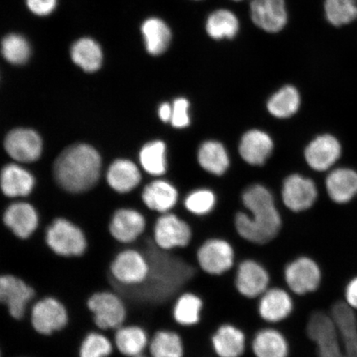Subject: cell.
Masks as SVG:
<instances>
[{
	"label": "cell",
	"mask_w": 357,
	"mask_h": 357,
	"mask_svg": "<svg viewBox=\"0 0 357 357\" xmlns=\"http://www.w3.org/2000/svg\"><path fill=\"white\" fill-rule=\"evenodd\" d=\"M113 343L104 334L89 333L79 347V357H109L113 352Z\"/></svg>",
	"instance_id": "39"
},
{
	"label": "cell",
	"mask_w": 357,
	"mask_h": 357,
	"mask_svg": "<svg viewBox=\"0 0 357 357\" xmlns=\"http://www.w3.org/2000/svg\"><path fill=\"white\" fill-rule=\"evenodd\" d=\"M100 169L98 151L91 146L77 144L68 147L57 158L54 175L62 188L71 193H82L96 184Z\"/></svg>",
	"instance_id": "2"
},
{
	"label": "cell",
	"mask_w": 357,
	"mask_h": 357,
	"mask_svg": "<svg viewBox=\"0 0 357 357\" xmlns=\"http://www.w3.org/2000/svg\"><path fill=\"white\" fill-rule=\"evenodd\" d=\"M140 30L150 55L158 56L167 51L172 41V31L167 22L158 17H149L142 22Z\"/></svg>",
	"instance_id": "24"
},
{
	"label": "cell",
	"mask_w": 357,
	"mask_h": 357,
	"mask_svg": "<svg viewBox=\"0 0 357 357\" xmlns=\"http://www.w3.org/2000/svg\"><path fill=\"white\" fill-rule=\"evenodd\" d=\"M243 201L252 215L236 213L235 229L240 238L258 245L270 243L278 238L282 220L270 192L261 185H254L244 192Z\"/></svg>",
	"instance_id": "1"
},
{
	"label": "cell",
	"mask_w": 357,
	"mask_h": 357,
	"mask_svg": "<svg viewBox=\"0 0 357 357\" xmlns=\"http://www.w3.org/2000/svg\"><path fill=\"white\" fill-rule=\"evenodd\" d=\"M134 357H146V356H145L144 355H141V356H134Z\"/></svg>",
	"instance_id": "46"
},
{
	"label": "cell",
	"mask_w": 357,
	"mask_h": 357,
	"mask_svg": "<svg viewBox=\"0 0 357 357\" xmlns=\"http://www.w3.org/2000/svg\"><path fill=\"white\" fill-rule=\"evenodd\" d=\"M59 0H25L28 10L36 17H46L54 13Z\"/></svg>",
	"instance_id": "41"
},
{
	"label": "cell",
	"mask_w": 357,
	"mask_h": 357,
	"mask_svg": "<svg viewBox=\"0 0 357 357\" xmlns=\"http://www.w3.org/2000/svg\"><path fill=\"white\" fill-rule=\"evenodd\" d=\"M145 229L146 220L144 215L130 208L116 211L109 225L110 234L122 244L136 242L144 234Z\"/></svg>",
	"instance_id": "20"
},
{
	"label": "cell",
	"mask_w": 357,
	"mask_h": 357,
	"mask_svg": "<svg viewBox=\"0 0 357 357\" xmlns=\"http://www.w3.org/2000/svg\"><path fill=\"white\" fill-rule=\"evenodd\" d=\"M342 155V145L331 134L314 138L305 150L307 165L314 171L326 172L337 163Z\"/></svg>",
	"instance_id": "16"
},
{
	"label": "cell",
	"mask_w": 357,
	"mask_h": 357,
	"mask_svg": "<svg viewBox=\"0 0 357 357\" xmlns=\"http://www.w3.org/2000/svg\"><path fill=\"white\" fill-rule=\"evenodd\" d=\"M150 339L144 328L138 325H123L116 329L114 345L120 354L127 357L144 355Z\"/></svg>",
	"instance_id": "27"
},
{
	"label": "cell",
	"mask_w": 357,
	"mask_h": 357,
	"mask_svg": "<svg viewBox=\"0 0 357 357\" xmlns=\"http://www.w3.org/2000/svg\"><path fill=\"white\" fill-rule=\"evenodd\" d=\"M250 13L253 24L269 33H280L288 22L284 0H252Z\"/></svg>",
	"instance_id": "14"
},
{
	"label": "cell",
	"mask_w": 357,
	"mask_h": 357,
	"mask_svg": "<svg viewBox=\"0 0 357 357\" xmlns=\"http://www.w3.org/2000/svg\"><path fill=\"white\" fill-rule=\"evenodd\" d=\"M324 10L330 24L347 25L357 19V0H325Z\"/></svg>",
	"instance_id": "38"
},
{
	"label": "cell",
	"mask_w": 357,
	"mask_h": 357,
	"mask_svg": "<svg viewBox=\"0 0 357 357\" xmlns=\"http://www.w3.org/2000/svg\"><path fill=\"white\" fill-rule=\"evenodd\" d=\"M293 296L288 289L270 287L258 298L259 318L268 324L284 322L294 311L296 303Z\"/></svg>",
	"instance_id": "12"
},
{
	"label": "cell",
	"mask_w": 357,
	"mask_h": 357,
	"mask_svg": "<svg viewBox=\"0 0 357 357\" xmlns=\"http://www.w3.org/2000/svg\"><path fill=\"white\" fill-rule=\"evenodd\" d=\"M326 189L334 203H349L357 195V172L350 168H337L326 178Z\"/></svg>",
	"instance_id": "23"
},
{
	"label": "cell",
	"mask_w": 357,
	"mask_h": 357,
	"mask_svg": "<svg viewBox=\"0 0 357 357\" xmlns=\"http://www.w3.org/2000/svg\"><path fill=\"white\" fill-rule=\"evenodd\" d=\"M216 198L212 191L201 190L191 193L185 199V206L190 213L204 216L215 206Z\"/></svg>",
	"instance_id": "40"
},
{
	"label": "cell",
	"mask_w": 357,
	"mask_h": 357,
	"mask_svg": "<svg viewBox=\"0 0 357 357\" xmlns=\"http://www.w3.org/2000/svg\"><path fill=\"white\" fill-rule=\"evenodd\" d=\"M189 102L186 99H177L174 102L172 108V123L174 127L183 128L190 124L188 115Z\"/></svg>",
	"instance_id": "42"
},
{
	"label": "cell",
	"mask_w": 357,
	"mask_h": 357,
	"mask_svg": "<svg viewBox=\"0 0 357 357\" xmlns=\"http://www.w3.org/2000/svg\"><path fill=\"white\" fill-rule=\"evenodd\" d=\"M318 199L314 182L300 175H292L285 180L282 190L283 202L290 211L301 213L314 206Z\"/></svg>",
	"instance_id": "15"
},
{
	"label": "cell",
	"mask_w": 357,
	"mask_h": 357,
	"mask_svg": "<svg viewBox=\"0 0 357 357\" xmlns=\"http://www.w3.org/2000/svg\"><path fill=\"white\" fill-rule=\"evenodd\" d=\"M344 301L357 312V275L347 281L344 288Z\"/></svg>",
	"instance_id": "43"
},
{
	"label": "cell",
	"mask_w": 357,
	"mask_h": 357,
	"mask_svg": "<svg viewBox=\"0 0 357 357\" xmlns=\"http://www.w3.org/2000/svg\"><path fill=\"white\" fill-rule=\"evenodd\" d=\"M231 1L239 2L243 1V0H231Z\"/></svg>",
	"instance_id": "45"
},
{
	"label": "cell",
	"mask_w": 357,
	"mask_h": 357,
	"mask_svg": "<svg viewBox=\"0 0 357 357\" xmlns=\"http://www.w3.org/2000/svg\"><path fill=\"white\" fill-rule=\"evenodd\" d=\"M159 116L163 122L167 123L171 121L172 117V108L171 105L167 104V102H165V104L160 105Z\"/></svg>",
	"instance_id": "44"
},
{
	"label": "cell",
	"mask_w": 357,
	"mask_h": 357,
	"mask_svg": "<svg viewBox=\"0 0 357 357\" xmlns=\"http://www.w3.org/2000/svg\"><path fill=\"white\" fill-rule=\"evenodd\" d=\"M109 270L116 282L124 287L134 288L149 281L151 264L145 254L137 249L128 248L117 254Z\"/></svg>",
	"instance_id": "4"
},
{
	"label": "cell",
	"mask_w": 357,
	"mask_h": 357,
	"mask_svg": "<svg viewBox=\"0 0 357 357\" xmlns=\"http://www.w3.org/2000/svg\"><path fill=\"white\" fill-rule=\"evenodd\" d=\"M177 191L164 181H156L147 185L142 193V200L151 211L167 213L175 207Z\"/></svg>",
	"instance_id": "30"
},
{
	"label": "cell",
	"mask_w": 357,
	"mask_h": 357,
	"mask_svg": "<svg viewBox=\"0 0 357 357\" xmlns=\"http://www.w3.org/2000/svg\"><path fill=\"white\" fill-rule=\"evenodd\" d=\"M140 162L151 175H162L167 171L166 145L162 141L147 144L141 151Z\"/></svg>",
	"instance_id": "37"
},
{
	"label": "cell",
	"mask_w": 357,
	"mask_h": 357,
	"mask_svg": "<svg viewBox=\"0 0 357 357\" xmlns=\"http://www.w3.org/2000/svg\"><path fill=\"white\" fill-rule=\"evenodd\" d=\"M30 320L36 332L49 336L65 328L69 316L63 303L57 298L45 297L34 303Z\"/></svg>",
	"instance_id": "11"
},
{
	"label": "cell",
	"mask_w": 357,
	"mask_h": 357,
	"mask_svg": "<svg viewBox=\"0 0 357 357\" xmlns=\"http://www.w3.org/2000/svg\"><path fill=\"white\" fill-rule=\"evenodd\" d=\"M93 322L101 330L118 329L127 318V309L122 298L111 291L97 292L87 301Z\"/></svg>",
	"instance_id": "9"
},
{
	"label": "cell",
	"mask_w": 357,
	"mask_h": 357,
	"mask_svg": "<svg viewBox=\"0 0 357 357\" xmlns=\"http://www.w3.org/2000/svg\"><path fill=\"white\" fill-rule=\"evenodd\" d=\"M204 307L203 298L193 292H184L178 296L172 307L174 321L183 328H193L202 319Z\"/></svg>",
	"instance_id": "26"
},
{
	"label": "cell",
	"mask_w": 357,
	"mask_h": 357,
	"mask_svg": "<svg viewBox=\"0 0 357 357\" xmlns=\"http://www.w3.org/2000/svg\"><path fill=\"white\" fill-rule=\"evenodd\" d=\"M4 225L17 238L28 239L38 227V214L32 205L15 203L10 205L3 213Z\"/></svg>",
	"instance_id": "22"
},
{
	"label": "cell",
	"mask_w": 357,
	"mask_h": 357,
	"mask_svg": "<svg viewBox=\"0 0 357 357\" xmlns=\"http://www.w3.org/2000/svg\"><path fill=\"white\" fill-rule=\"evenodd\" d=\"M34 186V178L29 172L16 165H8L0 175V187L8 197H20L31 193Z\"/></svg>",
	"instance_id": "29"
},
{
	"label": "cell",
	"mask_w": 357,
	"mask_h": 357,
	"mask_svg": "<svg viewBox=\"0 0 357 357\" xmlns=\"http://www.w3.org/2000/svg\"><path fill=\"white\" fill-rule=\"evenodd\" d=\"M271 275L265 266L254 259H244L236 267L234 287L241 296L258 300L270 288Z\"/></svg>",
	"instance_id": "10"
},
{
	"label": "cell",
	"mask_w": 357,
	"mask_h": 357,
	"mask_svg": "<svg viewBox=\"0 0 357 357\" xmlns=\"http://www.w3.org/2000/svg\"><path fill=\"white\" fill-rule=\"evenodd\" d=\"M4 147L12 158L21 162H33L41 155L43 144L37 132L19 128L8 134Z\"/></svg>",
	"instance_id": "18"
},
{
	"label": "cell",
	"mask_w": 357,
	"mask_h": 357,
	"mask_svg": "<svg viewBox=\"0 0 357 357\" xmlns=\"http://www.w3.org/2000/svg\"><path fill=\"white\" fill-rule=\"evenodd\" d=\"M200 166L214 175H222L229 167V158L223 146L218 142L209 141L201 146L199 151Z\"/></svg>",
	"instance_id": "34"
},
{
	"label": "cell",
	"mask_w": 357,
	"mask_h": 357,
	"mask_svg": "<svg viewBox=\"0 0 357 357\" xmlns=\"http://www.w3.org/2000/svg\"><path fill=\"white\" fill-rule=\"evenodd\" d=\"M193 231L185 221L173 213H163L156 220L153 231V241L160 251L169 252L189 247Z\"/></svg>",
	"instance_id": "8"
},
{
	"label": "cell",
	"mask_w": 357,
	"mask_h": 357,
	"mask_svg": "<svg viewBox=\"0 0 357 357\" xmlns=\"http://www.w3.org/2000/svg\"><path fill=\"white\" fill-rule=\"evenodd\" d=\"M211 347L218 357H242L247 350V335L234 324H222L212 334Z\"/></svg>",
	"instance_id": "19"
},
{
	"label": "cell",
	"mask_w": 357,
	"mask_h": 357,
	"mask_svg": "<svg viewBox=\"0 0 357 357\" xmlns=\"http://www.w3.org/2000/svg\"><path fill=\"white\" fill-rule=\"evenodd\" d=\"M306 334L315 345L318 357H347L329 312H312L306 324Z\"/></svg>",
	"instance_id": "5"
},
{
	"label": "cell",
	"mask_w": 357,
	"mask_h": 357,
	"mask_svg": "<svg viewBox=\"0 0 357 357\" xmlns=\"http://www.w3.org/2000/svg\"><path fill=\"white\" fill-rule=\"evenodd\" d=\"M199 269L211 276H222L233 269L236 253L229 241L220 238H209L201 244L196 252Z\"/></svg>",
	"instance_id": "7"
},
{
	"label": "cell",
	"mask_w": 357,
	"mask_h": 357,
	"mask_svg": "<svg viewBox=\"0 0 357 357\" xmlns=\"http://www.w3.org/2000/svg\"><path fill=\"white\" fill-rule=\"evenodd\" d=\"M34 297V289L22 279L12 275H0V305L7 307L12 318H24Z\"/></svg>",
	"instance_id": "13"
},
{
	"label": "cell",
	"mask_w": 357,
	"mask_h": 357,
	"mask_svg": "<svg viewBox=\"0 0 357 357\" xmlns=\"http://www.w3.org/2000/svg\"><path fill=\"white\" fill-rule=\"evenodd\" d=\"M251 349L255 357H289L290 354L287 336L272 327L257 330L252 337Z\"/></svg>",
	"instance_id": "21"
},
{
	"label": "cell",
	"mask_w": 357,
	"mask_h": 357,
	"mask_svg": "<svg viewBox=\"0 0 357 357\" xmlns=\"http://www.w3.org/2000/svg\"><path fill=\"white\" fill-rule=\"evenodd\" d=\"M71 60L86 73L99 70L104 61V52L100 44L91 37L79 38L70 47Z\"/></svg>",
	"instance_id": "25"
},
{
	"label": "cell",
	"mask_w": 357,
	"mask_h": 357,
	"mask_svg": "<svg viewBox=\"0 0 357 357\" xmlns=\"http://www.w3.org/2000/svg\"><path fill=\"white\" fill-rule=\"evenodd\" d=\"M107 178L114 190L128 193L139 184L141 174L136 165L130 160H118L111 165Z\"/></svg>",
	"instance_id": "32"
},
{
	"label": "cell",
	"mask_w": 357,
	"mask_h": 357,
	"mask_svg": "<svg viewBox=\"0 0 357 357\" xmlns=\"http://www.w3.org/2000/svg\"><path fill=\"white\" fill-rule=\"evenodd\" d=\"M1 54L12 65H24L30 59L32 47L25 36L19 33H8L0 44Z\"/></svg>",
	"instance_id": "35"
},
{
	"label": "cell",
	"mask_w": 357,
	"mask_h": 357,
	"mask_svg": "<svg viewBox=\"0 0 357 357\" xmlns=\"http://www.w3.org/2000/svg\"><path fill=\"white\" fill-rule=\"evenodd\" d=\"M0 357H1V352H0Z\"/></svg>",
	"instance_id": "47"
},
{
	"label": "cell",
	"mask_w": 357,
	"mask_h": 357,
	"mask_svg": "<svg viewBox=\"0 0 357 357\" xmlns=\"http://www.w3.org/2000/svg\"><path fill=\"white\" fill-rule=\"evenodd\" d=\"M300 106V93L294 86H288L271 98L267 108L275 117L287 119L296 114Z\"/></svg>",
	"instance_id": "36"
},
{
	"label": "cell",
	"mask_w": 357,
	"mask_h": 357,
	"mask_svg": "<svg viewBox=\"0 0 357 357\" xmlns=\"http://www.w3.org/2000/svg\"><path fill=\"white\" fill-rule=\"evenodd\" d=\"M46 243L57 256L64 257L82 256L88 245L83 231L64 218H57L48 227Z\"/></svg>",
	"instance_id": "6"
},
{
	"label": "cell",
	"mask_w": 357,
	"mask_h": 357,
	"mask_svg": "<svg viewBox=\"0 0 357 357\" xmlns=\"http://www.w3.org/2000/svg\"><path fill=\"white\" fill-rule=\"evenodd\" d=\"M287 288L293 296H306L322 287V267L315 259L306 255L294 258L285 265L283 271Z\"/></svg>",
	"instance_id": "3"
},
{
	"label": "cell",
	"mask_w": 357,
	"mask_h": 357,
	"mask_svg": "<svg viewBox=\"0 0 357 357\" xmlns=\"http://www.w3.org/2000/svg\"><path fill=\"white\" fill-rule=\"evenodd\" d=\"M147 349L151 357H185V354L182 337L169 329L158 330L155 333Z\"/></svg>",
	"instance_id": "31"
},
{
	"label": "cell",
	"mask_w": 357,
	"mask_h": 357,
	"mask_svg": "<svg viewBox=\"0 0 357 357\" xmlns=\"http://www.w3.org/2000/svg\"><path fill=\"white\" fill-rule=\"evenodd\" d=\"M273 149V142L266 133L252 130L245 134L241 141L239 151L242 158L248 164H264Z\"/></svg>",
	"instance_id": "28"
},
{
	"label": "cell",
	"mask_w": 357,
	"mask_h": 357,
	"mask_svg": "<svg viewBox=\"0 0 357 357\" xmlns=\"http://www.w3.org/2000/svg\"><path fill=\"white\" fill-rule=\"evenodd\" d=\"M347 357H357V312L343 301L335 302L329 311Z\"/></svg>",
	"instance_id": "17"
},
{
	"label": "cell",
	"mask_w": 357,
	"mask_h": 357,
	"mask_svg": "<svg viewBox=\"0 0 357 357\" xmlns=\"http://www.w3.org/2000/svg\"><path fill=\"white\" fill-rule=\"evenodd\" d=\"M205 29L214 40L233 39L239 33L240 22L233 11L220 8L209 15Z\"/></svg>",
	"instance_id": "33"
}]
</instances>
